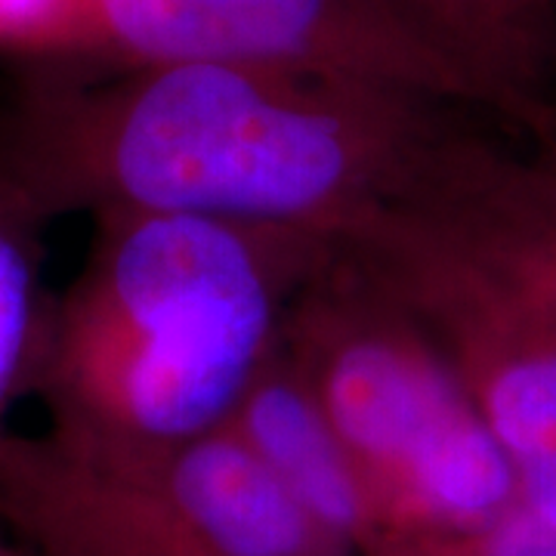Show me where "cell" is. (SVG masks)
Returning a JSON list of instances; mask_svg holds the SVG:
<instances>
[{"label": "cell", "instance_id": "6da1fadb", "mask_svg": "<svg viewBox=\"0 0 556 556\" xmlns=\"http://www.w3.org/2000/svg\"><path fill=\"white\" fill-rule=\"evenodd\" d=\"M473 115L365 80L223 62L38 72L0 102V189L40 223L192 214L340 244Z\"/></svg>", "mask_w": 556, "mask_h": 556}, {"label": "cell", "instance_id": "7a4b0ae2", "mask_svg": "<svg viewBox=\"0 0 556 556\" xmlns=\"http://www.w3.org/2000/svg\"><path fill=\"white\" fill-rule=\"evenodd\" d=\"M53 294L35 396L47 430L102 448L211 433L276 353L334 241L192 214H102Z\"/></svg>", "mask_w": 556, "mask_h": 556}, {"label": "cell", "instance_id": "3957f363", "mask_svg": "<svg viewBox=\"0 0 556 556\" xmlns=\"http://www.w3.org/2000/svg\"><path fill=\"white\" fill-rule=\"evenodd\" d=\"M340 248L437 338L556 529V139L467 118Z\"/></svg>", "mask_w": 556, "mask_h": 556}, {"label": "cell", "instance_id": "277c9868", "mask_svg": "<svg viewBox=\"0 0 556 556\" xmlns=\"http://www.w3.org/2000/svg\"><path fill=\"white\" fill-rule=\"evenodd\" d=\"M281 346L378 497L380 541L473 529L522 497L452 358L340 244L291 300Z\"/></svg>", "mask_w": 556, "mask_h": 556}, {"label": "cell", "instance_id": "5b68a950", "mask_svg": "<svg viewBox=\"0 0 556 556\" xmlns=\"http://www.w3.org/2000/svg\"><path fill=\"white\" fill-rule=\"evenodd\" d=\"M0 529L31 556H343L229 424L161 448L3 430Z\"/></svg>", "mask_w": 556, "mask_h": 556}, {"label": "cell", "instance_id": "8992f818", "mask_svg": "<svg viewBox=\"0 0 556 556\" xmlns=\"http://www.w3.org/2000/svg\"><path fill=\"white\" fill-rule=\"evenodd\" d=\"M72 53L365 80L485 115L477 84L405 0H65L60 56Z\"/></svg>", "mask_w": 556, "mask_h": 556}, {"label": "cell", "instance_id": "52a82bcc", "mask_svg": "<svg viewBox=\"0 0 556 556\" xmlns=\"http://www.w3.org/2000/svg\"><path fill=\"white\" fill-rule=\"evenodd\" d=\"M229 427L346 554L365 556L383 538L378 497L281 340L244 390Z\"/></svg>", "mask_w": 556, "mask_h": 556}, {"label": "cell", "instance_id": "ba28073f", "mask_svg": "<svg viewBox=\"0 0 556 556\" xmlns=\"http://www.w3.org/2000/svg\"><path fill=\"white\" fill-rule=\"evenodd\" d=\"M504 130L556 139V0H405Z\"/></svg>", "mask_w": 556, "mask_h": 556}, {"label": "cell", "instance_id": "9c48e42d", "mask_svg": "<svg viewBox=\"0 0 556 556\" xmlns=\"http://www.w3.org/2000/svg\"><path fill=\"white\" fill-rule=\"evenodd\" d=\"M40 223L0 189V433L10 412L35 390L53 294L40 278Z\"/></svg>", "mask_w": 556, "mask_h": 556}, {"label": "cell", "instance_id": "30bf717a", "mask_svg": "<svg viewBox=\"0 0 556 556\" xmlns=\"http://www.w3.org/2000/svg\"><path fill=\"white\" fill-rule=\"evenodd\" d=\"M368 556H556V529L519 497L482 526L393 535Z\"/></svg>", "mask_w": 556, "mask_h": 556}, {"label": "cell", "instance_id": "8fae6325", "mask_svg": "<svg viewBox=\"0 0 556 556\" xmlns=\"http://www.w3.org/2000/svg\"><path fill=\"white\" fill-rule=\"evenodd\" d=\"M0 556H25L22 551H16L10 541H3V535H0Z\"/></svg>", "mask_w": 556, "mask_h": 556}]
</instances>
